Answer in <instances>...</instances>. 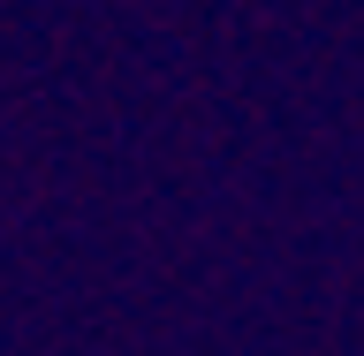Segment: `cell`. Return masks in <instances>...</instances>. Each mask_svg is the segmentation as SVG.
Listing matches in <instances>:
<instances>
[]
</instances>
